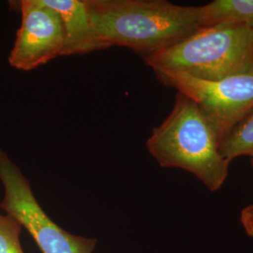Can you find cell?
Listing matches in <instances>:
<instances>
[{"instance_id": "obj_6", "label": "cell", "mask_w": 253, "mask_h": 253, "mask_svg": "<svg viewBox=\"0 0 253 253\" xmlns=\"http://www.w3.org/2000/svg\"><path fill=\"white\" fill-rule=\"evenodd\" d=\"M22 15L14 45L9 54V65L29 72L62 56L64 46L61 20L43 0L10 2Z\"/></svg>"}, {"instance_id": "obj_3", "label": "cell", "mask_w": 253, "mask_h": 253, "mask_svg": "<svg viewBox=\"0 0 253 253\" xmlns=\"http://www.w3.org/2000/svg\"><path fill=\"white\" fill-rule=\"evenodd\" d=\"M145 61L154 72H176L201 81H218L253 69V28L242 24L201 27Z\"/></svg>"}, {"instance_id": "obj_8", "label": "cell", "mask_w": 253, "mask_h": 253, "mask_svg": "<svg viewBox=\"0 0 253 253\" xmlns=\"http://www.w3.org/2000/svg\"><path fill=\"white\" fill-rule=\"evenodd\" d=\"M202 27L242 24L253 28V0H215L200 6Z\"/></svg>"}, {"instance_id": "obj_1", "label": "cell", "mask_w": 253, "mask_h": 253, "mask_svg": "<svg viewBox=\"0 0 253 253\" xmlns=\"http://www.w3.org/2000/svg\"><path fill=\"white\" fill-rule=\"evenodd\" d=\"M100 39L144 59L178 43L202 27L200 7L165 0H84Z\"/></svg>"}, {"instance_id": "obj_11", "label": "cell", "mask_w": 253, "mask_h": 253, "mask_svg": "<svg viewBox=\"0 0 253 253\" xmlns=\"http://www.w3.org/2000/svg\"><path fill=\"white\" fill-rule=\"evenodd\" d=\"M252 165L253 167V157L252 158ZM240 222L245 233L250 237H253V205L246 207L241 211Z\"/></svg>"}, {"instance_id": "obj_7", "label": "cell", "mask_w": 253, "mask_h": 253, "mask_svg": "<svg viewBox=\"0 0 253 253\" xmlns=\"http://www.w3.org/2000/svg\"><path fill=\"white\" fill-rule=\"evenodd\" d=\"M61 20L64 46L62 56L80 55L108 49L91 21L84 0H43Z\"/></svg>"}, {"instance_id": "obj_9", "label": "cell", "mask_w": 253, "mask_h": 253, "mask_svg": "<svg viewBox=\"0 0 253 253\" xmlns=\"http://www.w3.org/2000/svg\"><path fill=\"white\" fill-rule=\"evenodd\" d=\"M220 153L232 163L241 156L253 157V110L235 125L220 142Z\"/></svg>"}, {"instance_id": "obj_4", "label": "cell", "mask_w": 253, "mask_h": 253, "mask_svg": "<svg viewBox=\"0 0 253 253\" xmlns=\"http://www.w3.org/2000/svg\"><path fill=\"white\" fill-rule=\"evenodd\" d=\"M0 181L4 188L0 208L18 220L42 253H94L97 239L73 235L56 224L39 204L29 180L2 149Z\"/></svg>"}, {"instance_id": "obj_2", "label": "cell", "mask_w": 253, "mask_h": 253, "mask_svg": "<svg viewBox=\"0 0 253 253\" xmlns=\"http://www.w3.org/2000/svg\"><path fill=\"white\" fill-rule=\"evenodd\" d=\"M220 137L199 105L177 92L170 115L155 127L146 148L163 168L190 172L210 191L220 190L231 163L220 153Z\"/></svg>"}, {"instance_id": "obj_10", "label": "cell", "mask_w": 253, "mask_h": 253, "mask_svg": "<svg viewBox=\"0 0 253 253\" xmlns=\"http://www.w3.org/2000/svg\"><path fill=\"white\" fill-rule=\"evenodd\" d=\"M22 230L17 219L0 213V253H25L20 241Z\"/></svg>"}, {"instance_id": "obj_5", "label": "cell", "mask_w": 253, "mask_h": 253, "mask_svg": "<svg viewBox=\"0 0 253 253\" xmlns=\"http://www.w3.org/2000/svg\"><path fill=\"white\" fill-rule=\"evenodd\" d=\"M154 73L164 85L196 102L221 140L253 110V69L214 82L201 81L176 72Z\"/></svg>"}]
</instances>
